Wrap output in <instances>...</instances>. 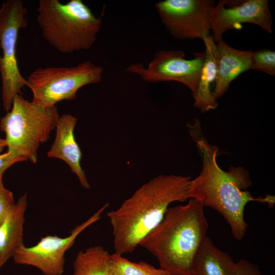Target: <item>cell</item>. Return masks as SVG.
Returning <instances> with one entry per match:
<instances>
[{"mask_svg":"<svg viewBox=\"0 0 275 275\" xmlns=\"http://www.w3.org/2000/svg\"><path fill=\"white\" fill-rule=\"evenodd\" d=\"M37 11V21L44 39L62 53L90 48L102 24L101 17H96L81 0L65 4L40 0Z\"/></svg>","mask_w":275,"mask_h":275,"instance_id":"cell-4","label":"cell"},{"mask_svg":"<svg viewBox=\"0 0 275 275\" xmlns=\"http://www.w3.org/2000/svg\"><path fill=\"white\" fill-rule=\"evenodd\" d=\"M243 23L258 25L271 33L272 20L269 1L220 0L211 10V35L215 43L223 41V35L227 31L238 29Z\"/></svg>","mask_w":275,"mask_h":275,"instance_id":"cell-11","label":"cell"},{"mask_svg":"<svg viewBox=\"0 0 275 275\" xmlns=\"http://www.w3.org/2000/svg\"><path fill=\"white\" fill-rule=\"evenodd\" d=\"M236 275H262L259 267L245 259L235 263Z\"/></svg>","mask_w":275,"mask_h":275,"instance_id":"cell-21","label":"cell"},{"mask_svg":"<svg viewBox=\"0 0 275 275\" xmlns=\"http://www.w3.org/2000/svg\"><path fill=\"white\" fill-rule=\"evenodd\" d=\"M190 176L159 175L142 185L116 210L107 212L113 229L115 254L135 250L162 220L174 202L188 199Z\"/></svg>","mask_w":275,"mask_h":275,"instance_id":"cell-2","label":"cell"},{"mask_svg":"<svg viewBox=\"0 0 275 275\" xmlns=\"http://www.w3.org/2000/svg\"><path fill=\"white\" fill-rule=\"evenodd\" d=\"M108 206V203L104 205L88 219L77 225L67 237L47 235L33 246L21 245L12 257L14 261L18 264L35 267L44 275H62L66 252L72 246L79 234L101 218L102 213Z\"/></svg>","mask_w":275,"mask_h":275,"instance_id":"cell-9","label":"cell"},{"mask_svg":"<svg viewBox=\"0 0 275 275\" xmlns=\"http://www.w3.org/2000/svg\"><path fill=\"white\" fill-rule=\"evenodd\" d=\"M215 44L217 72L212 93L217 100L226 93L234 79L241 73L251 70L253 51L236 49L224 40Z\"/></svg>","mask_w":275,"mask_h":275,"instance_id":"cell-13","label":"cell"},{"mask_svg":"<svg viewBox=\"0 0 275 275\" xmlns=\"http://www.w3.org/2000/svg\"><path fill=\"white\" fill-rule=\"evenodd\" d=\"M6 147H7V144L5 140L0 138V153Z\"/></svg>","mask_w":275,"mask_h":275,"instance_id":"cell-23","label":"cell"},{"mask_svg":"<svg viewBox=\"0 0 275 275\" xmlns=\"http://www.w3.org/2000/svg\"><path fill=\"white\" fill-rule=\"evenodd\" d=\"M188 127L202 163L199 175L191 179L188 198L195 199L203 207L216 210L229 225L233 237L241 240L249 226L244 216L246 205L256 201L273 207L274 196L254 197L247 190L252 184L249 171L240 166H231L227 171L222 169L217 162L219 149L205 138L200 120L195 119L194 123L189 124Z\"/></svg>","mask_w":275,"mask_h":275,"instance_id":"cell-1","label":"cell"},{"mask_svg":"<svg viewBox=\"0 0 275 275\" xmlns=\"http://www.w3.org/2000/svg\"><path fill=\"white\" fill-rule=\"evenodd\" d=\"M77 119L70 114L60 116L56 125L55 140L47 156L64 161L77 177L81 185L90 188L85 171L81 167L82 154L74 135Z\"/></svg>","mask_w":275,"mask_h":275,"instance_id":"cell-12","label":"cell"},{"mask_svg":"<svg viewBox=\"0 0 275 275\" xmlns=\"http://www.w3.org/2000/svg\"><path fill=\"white\" fill-rule=\"evenodd\" d=\"M26 8L21 0H8L0 8V74L2 100L7 112L12 107L16 94L22 95L21 89L27 81L21 74L16 58V48L20 29L26 26Z\"/></svg>","mask_w":275,"mask_h":275,"instance_id":"cell-7","label":"cell"},{"mask_svg":"<svg viewBox=\"0 0 275 275\" xmlns=\"http://www.w3.org/2000/svg\"><path fill=\"white\" fill-rule=\"evenodd\" d=\"M113 275H171L167 271L156 268L144 261L132 262L123 256L111 255Z\"/></svg>","mask_w":275,"mask_h":275,"instance_id":"cell-18","label":"cell"},{"mask_svg":"<svg viewBox=\"0 0 275 275\" xmlns=\"http://www.w3.org/2000/svg\"><path fill=\"white\" fill-rule=\"evenodd\" d=\"M27 205V195L25 194L0 225V269L24 244L23 225Z\"/></svg>","mask_w":275,"mask_h":275,"instance_id":"cell-14","label":"cell"},{"mask_svg":"<svg viewBox=\"0 0 275 275\" xmlns=\"http://www.w3.org/2000/svg\"><path fill=\"white\" fill-rule=\"evenodd\" d=\"M205 50L204 61L201 71L198 88L193 96L194 106L205 113L215 109L218 106L211 90V85L215 82L216 76L217 55L216 44L212 36L203 40Z\"/></svg>","mask_w":275,"mask_h":275,"instance_id":"cell-15","label":"cell"},{"mask_svg":"<svg viewBox=\"0 0 275 275\" xmlns=\"http://www.w3.org/2000/svg\"><path fill=\"white\" fill-rule=\"evenodd\" d=\"M251 69L275 75V51L262 49L252 52Z\"/></svg>","mask_w":275,"mask_h":275,"instance_id":"cell-19","label":"cell"},{"mask_svg":"<svg viewBox=\"0 0 275 275\" xmlns=\"http://www.w3.org/2000/svg\"><path fill=\"white\" fill-rule=\"evenodd\" d=\"M73 275H113L111 255L100 245L80 251L73 262Z\"/></svg>","mask_w":275,"mask_h":275,"instance_id":"cell-17","label":"cell"},{"mask_svg":"<svg viewBox=\"0 0 275 275\" xmlns=\"http://www.w3.org/2000/svg\"><path fill=\"white\" fill-rule=\"evenodd\" d=\"M24 160L8 152L0 154V181H2L3 174L8 168L15 163Z\"/></svg>","mask_w":275,"mask_h":275,"instance_id":"cell-22","label":"cell"},{"mask_svg":"<svg viewBox=\"0 0 275 275\" xmlns=\"http://www.w3.org/2000/svg\"><path fill=\"white\" fill-rule=\"evenodd\" d=\"M211 0H164L155 7L170 34L181 40H203L210 35Z\"/></svg>","mask_w":275,"mask_h":275,"instance_id":"cell-8","label":"cell"},{"mask_svg":"<svg viewBox=\"0 0 275 275\" xmlns=\"http://www.w3.org/2000/svg\"><path fill=\"white\" fill-rule=\"evenodd\" d=\"M194 271L195 275H236L231 256L219 249L208 236L195 257Z\"/></svg>","mask_w":275,"mask_h":275,"instance_id":"cell-16","label":"cell"},{"mask_svg":"<svg viewBox=\"0 0 275 275\" xmlns=\"http://www.w3.org/2000/svg\"><path fill=\"white\" fill-rule=\"evenodd\" d=\"M59 117L56 105L41 107L16 94L11 109L0 119L7 152L36 163L39 147L49 138Z\"/></svg>","mask_w":275,"mask_h":275,"instance_id":"cell-5","label":"cell"},{"mask_svg":"<svg viewBox=\"0 0 275 275\" xmlns=\"http://www.w3.org/2000/svg\"><path fill=\"white\" fill-rule=\"evenodd\" d=\"M12 193L6 189L0 181V225L15 205Z\"/></svg>","mask_w":275,"mask_h":275,"instance_id":"cell-20","label":"cell"},{"mask_svg":"<svg viewBox=\"0 0 275 275\" xmlns=\"http://www.w3.org/2000/svg\"><path fill=\"white\" fill-rule=\"evenodd\" d=\"M208 229L204 207L191 198L185 205L169 207L139 245L155 257L160 268L171 275H195L194 259Z\"/></svg>","mask_w":275,"mask_h":275,"instance_id":"cell-3","label":"cell"},{"mask_svg":"<svg viewBox=\"0 0 275 275\" xmlns=\"http://www.w3.org/2000/svg\"><path fill=\"white\" fill-rule=\"evenodd\" d=\"M103 69L87 61L71 67L38 68L28 77L34 104L49 107L62 100H73L81 87L99 82Z\"/></svg>","mask_w":275,"mask_h":275,"instance_id":"cell-6","label":"cell"},{"mask_svg":"<svg viewBox=\"0 0 275 275\" xmlns=\"http://www.w3.org/2000/svg\"><path fill=\"white\" fill-rule=\"evenodd\" d=\"M192 59H186L182 50H160L145 68L141 63L130 65L126 71L135 74L150 82L175 81L180 82L192 92H197L204 61V52L195 53Z\"/></svg>","mask_w":275,"mask_h":275,"instance_id":"cell-10","label":"cell"}]
</instances>
